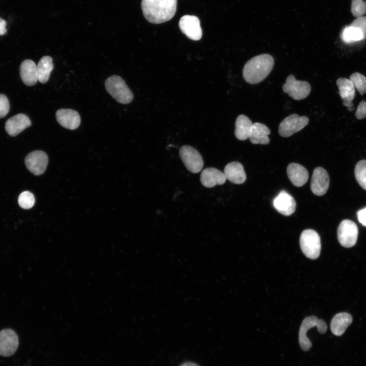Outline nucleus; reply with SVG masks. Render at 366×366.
<instances>
[{"label":"nucleus","instance_id":"12","mask_svg":"<svg viewBox=\"0 0 366 366\" xmlns=\"http://www.w3.org/2000/svg\"><path fill=\"white\" fill-rule=\"evenodd\" d=\"M19 342L16 332L11 329L0 331V355L8 357L16 352Z\"/></svg>","mask_w":366,"mask_h":366},{"label":"nucleus","instance_id":"18","mask_svg":"<svg viewBox=\"0 0 366 366\" xmlns=\"http://www.w3.org/2000/svg\"><path fill=\"white\" fill-rule=\"evenodd\" d=\"M288 177L292 184L296 187L303 186L309 178L307 170L299 164L292 163L287 168Z\"/></svg>","mask_w":366,"mask_h":366},{"label":"nucleus","instance_id":"31","mask_svg":"<svg viewBox=\"0 0 366 366\" xmlns=\"http://www.w3.org/2000/svg\"><path fill=\"white\" fill-rule=\"evenodd\" d=\"M350 25L359 28L362 33L363 39L366 38V16L357 17Z\"/></svg>","mask_w":366,"mask_h":366},{"label":"nucleus","instance_id":"5","mask_svg":"<svg viewBox=\"0 0 366 366\" xmlns=\"http://www.w3.org/2000/svg\"><path fill=\"white\" fill-rule=\"evenodd\" d=\"M314 326L317 327L318 332L321 334L324 333L327 328L326 323L323 320L318 319L315 316L306 317L302 322L299 331V343L303 351H307L312 347V343L306 333L309 329Z\"/></svg>","mask_w":366,"mask_h":366},{"label":"nucleus","instance_id":"7","mask_svg":"<svg viewBox=\"0 0 366 366\" xmlns=\"http://www.w3.org/2000/svg\"><path fill=\"white\" fill-rule=\"evenodd\" d=\"M358 234V227L351 220H344L338 226V239L340 243L344 247L350 248L354 246L357 241Z\"/></svg>","mask_w":366,"mask_h":366},{"label":"nucleus","instance_id":"33","mask_svg":"<svg viewBox=\"0 0 366 366\" xmlns=\"http://www.w3.org/2000/svg\"><path fill=\"white\" fill-rule=\"evenodd\" d=\"M355 116L358 119H361L366 117V102L361 101L355 112Z\"/></svg>","mask_w":366,"mask_h":366},{"label":"nucleus","instance_id":"24","mask_svg":"<svg viewBox=\"0 0 366 366\" xmlns=\"http://www.w3.org/2000/svg\"><path fill=\"white\" fill-rule=\"evenodd\" d=\"M53 67L52 58L51 56H44L40 59L37 66L38 78L40 82H47Z\"/></svg>","mask_w":366,"mask_h":366},{"label":"nucleus","instance_id":"6","mask_svg":"<svg viewBox=\"0 0 366 366\" xmlns=\"http://www.w3.org/2000/svg\"><path fill=\"white\" fill-rule=\"evenodd\" d=\"M311 90L310 83L306 81L296 80L292 74L286 78L283 85V90L295 100H300L307 97Z\"/></svg>","mask_w":366,"mask_h":366},{"label":"nucleus","instance_id":"36","mask_svg":"<svg viewBox=\"0 0 366 366\" xmlns=\"http://www.w3.org/2000/svg\"><path fill=\"white\" fill-rule=\"evenodd\" d=\"M180 366H199V365L194 362H186L182 363Z\"/></svg>","mask_w":366,"mask_h":366},{"label":"nucleus","instance_id":"23","mask_svg":"<svg viewBox=\"0 0 366 366\" xmlns=\"http://www.w3.org/2000/svg\"><path fill=\"white\" fill-rule=\"evenodd\" d=\"M234 134L240 140L249 138L253 123L250 118L243 114L239 115L235 121Z\"/></svg>","mask_w":366,"mask_h":366},{"label":"nucleus","instance_id":"32","mask_svg":"<svg viewBox=\"0 0 366 366\" xmlns=\"http://www.w3.org/2000/svg\"><path fill=\"white\" fill-rule=\"evenodd\" d=\"M10 104L7 97L0 94V118L5 117L9 112Z\"/></svg>","mask_w":366,"mask_h":366},{"label":"nucleus","instance_id":"29","mask_svg":"<svg viewBox=\"0 0 366 366\" xmlns=\"http://www.w3.org/2000/svg\"><path fill=\"white\" fill-rule=\"evenodd\" d=\"M35 202L33 194L29 191H24L19 196L18 202L19 205L22 208L27 209L32 208Z\"/></svg>","mask_w":366,"mask_h":366},{"label":"nucleus","instance_id":"17","mask_svg":"<svg viewBox=\"0 0 366 366\" xmlns=\"http://www.w3.org/2000/svg\"><path fill=\"white\" fill-rule=\"evenodd\" d=\"M226 177L223 172L212 167L204 169L200 175V181L206 188H212L215 186L224 184Z\"/></svg>","mask_w":366,"mask_h":366},{"label":"nucleus","instance_id":"3","mask_svg":"<svg viewBox=\"0 0 366 366\" xmlns=\"http://www.w3.org/2000/svg\"><path fill=\"white\" fill-rule=\"evenodd\" d=\"M107 92L118 103L128 104L133 99V95L125 81L119 76L112 75L105 82Z\"/></svg>","mask_w":366,"mask_h":366},{"label":"nucleus","instance_id":"14","mask_svg":"<svg viewBox=\"0 0 366 366\" xmlns=\"http://www.w3.org/2000/svg\"><path fill=\"white\" fill-rule=\"evenodd\" d=\"M274 208L283 215L288 216L293 214L296 204L293 197L285 191H281L273 199Z\"/></svg>","mask_w":366,"mask_h":366},{"label":"nucleus","instance_id":"26","mask_svg":"<svg viewBox=\"0 0 366 366\" xmlns=\"http://www.w3.org/2000/svg\"><path fill=\"white\" fill-rule=\"evenodd\" d=\"M342 38L346 43L354 42L363 40L361 31L359 28L350 25L344 29Z\"/></svg>","mask_w":366,"mask_h":366},{"label":"nucleus","instance_id":"11","mask_svg":"<svg viewBox=\"0 0 366 366\" xmlns=\"http://www.w3.org/2000/svg\"><path fill=\"white\" fill-rule=\"evenodd\" d=\"M25 164L33 174L39 175L45 171L48 158L46 154L42 150H35L29 153L25 158Z\"/></svg>","mask_w":366,"mask_h":366},{"label":"nucleus","instance_id":"27","mask_svg":"<svg viewBox=\"0 0 366 366\" xmlns=\"http://www.w3.org/2000/svg\"><path fill=\"white\" fill-rule=\"evenodd\" d=\"M354 174L359 185L366 190V160L357 162L355 167Z\"/></svg>","mask_w":366,"mask_h":366},{"label":"nucleus","instance_id":"34","mask_svg":"<svg viewBox=\"0 0 366 366\" xmlns=\"http://www.w3.org/2000/svg\"><path fill=\"white\" fill-rule=\"evenodd\" d=\"M357 215L359 223L366 227V207L358 210Z\"/></svg>","mask_w":366,"mask_h":366},{"label":"nucleus","instance_id":"9","mask_svg":"<svg viewBox=\"0 0 366 366\" xmlns=\"http://www.w3.org/2000/svg\"><path fill=\"white\" fill-rule=\"evenodd\" d=\"M309 122L306 116H299L297 114H292L285 117L279 127V133L284 137H288L299 131Z\"/></svg>","mask_w":366,"mask_h":366},{"label":"nucleus","instance_id":"35","mask_svg":"<svg viewBox=\"0 0 366 366\" xmlns=\"http://www.w3.org/2000/svg\"><path fill=\"white\" fill-rule=\"evenodd\" d=\"M6 26V21L0 17V36L4 35L6 34L7 32Z\"/></svg>","mask_w":366,"mask_h":366},{"label":"nucleus","instance_id":"13","mask_svg":"<svg viewBox=\"0 0 366 366\" xmlns=\"http://www.w3.org/2000/svg\"><path fill=\"white\" fill-rule=\"evenodd\" d=\"M329 177L327 172L322 167H316L313 171L311 182L312 192L317 196L325 194L329 187Z\"/></svg>","mask_w":366,"mask_h":366},{"label":"nucleus","instance_id":"10","mask_svg":"<svg viewBox=\"0 0 366 366\" xmlns=\"http://www.w3.org/2000/svg\"><path fill=\"white\" fill-rule=\"evenodd\" d=\"M179 26L182 33L192 40L198 41L202 37L200 20L196 16L187 15L182 16L179 21Z\"/></svg>","mask_w":366,"mask_h":366},{"label":"nucleus","instance_id":"28","mask_svg":"<svg viewBox=\"0 0 366 366\" xmlns=\"http://www.w3.org/2000/svg\"><path fill=\"white\" fill-rule=\"evenodd\" d=\"M349 79L361 95L366 93V77L364 76L355 72L350 75Z\"/></svg>","mask_w":366,"mask_h":366},{"label":"nucleus","instance_id":"30","mask_svg":"<svg viewBox=\"0 0 366 366\" xmlns=\"http://www.w3.org/2000/svg\"><path fill=\"white\" fill-rule=\"evenodd\" d=\"M351 12L356 17L366 14V0H351Z\"/></svg>","mask_w":366,"mask_h":366},{"label":"nucleus","instance_id":"4","mask_svg":"<svg viewBox=\"0 0 366 366\" xmlns=\"http://www.w3.org/2000/svg\"><path fill=\"white\" fill-rule=\"evenodd\" d=\"M301 250L305 256L311 259L319 257L321 251L320 237L313 229H306L301 233L299 238Z\"/></svg>","mask_w":366,"mask_h":366},{"label":"nucleus","instance_id":"1","mask_svg":"<svg viewBox=\"0 0 366 366\" xmlns=\"http://www.w3.org/2000/svg\"><path fill=\"white\" fill-rule=\"evenodd\" d=\"M177 0H142L141 9L145 18L151 23H162L175 15Z\"/></svg>","mask_w":366,"mask_h":366},{"label":"nucleus","instance_id":"2","mask_svg":"<svg viewBox=\"0 0 366 366\" xmlns=\"http://www.w3.org/2000/svg\"><path fill=\"white\" fill-rule=\"evenodd\" d=\"M274 65L273 57L262 54L249 59L245 65L242 75L248 83L255 84L262 82L270 73Z\"/></svg>","mask_w":366,"mask_h":366},{"label":"nucleus","instance_id":"20","mask_svg":"<svg viewBox=\"0 0 366 366\" xmlns=\"http://www.w3.org/2000/svg\"><path fill=\"white\" fill-rule=\"evenodd\" d=\"M224 173L226 179L235 184H243L247 178L243 166L238 162L228 163L224 168Z\"/></svg>","mask_w":366,"mask_h":366},{"label":"nucleus","instance_id":"21","mask_svg":"<svg viewBox=\"0 0 366 366\" xmlns=\"http://www.w3.org/2000/svg\"><path fill=\"white\" fill-rule=\"evenodd\" d=\"M270 134V130L267 126L255 123L252 126L249 138L253 144H267L269 142L268 135Z\"/></svg>","mask_w":366,"mask_h":366},{"label":"nucleus","instance_id":"22","mask_svg":"<svg viewBox=\"0 0 366 366\" xmlns=\"http://www.w3.org/2000/svg\"><path fill=\"white\" fill-rule=\"evenodd\" d=\"M352 322V317L350 314L345 312L338 313L331 320V330L334 335L341 336Z\"/></svg>","mask_w":366,"mask_h":366},{"label":"nucleus","instance_id":"8","mask_svg":"<svg viewBox=\"0 0 366 366\" xmlns=\"http://www.w3.org/2000/svg\"><path fill=\"white\" fill-rule=\"evenodd\" d=\"M179 156L186 168L191 172L197 173L203 166V161L199 152L189 145L181 146L179 150Z\"/></svg>","mask_w":366,"mask_h":366},{"label":"nucleus","instance_id":"16","mask_svg":"<svg viewBox=\"0 0 366 366\" xmlns=\"http://www.w3.org/2000/svg\"><path fill=\"white\" fill-rule=\"evenodd\" d=\"M32 124L28 117L24 114L19 113L8 119L5 123V130L11 136L14 137L23 131Z\"/></svg>","mask_w":366,"mask_h":366},{"label":"nucleus","instance_id":"25","mask_svg":"<svg viewBox=\"0 0 366 366\" xmlns=\"http://www.w3.org/2000/svg\"><path fill=\"white\" fill-rule=\"evenodd\" d=\"M341 97L345 100L352 101L355 96V87L351 81L346 78H340L337 80Z\"/></svg>","mask_w":366,"mask_h":366},{"label":"nucleus","instance_id":"19","mask_svg":"<svg viewBox=\"0 0 366 366\" xmlns=\"http://www.w3.org/2000/svg\"><path fill=\"white\" fill-rule=\"evenodd\" d=\"M19 72L22 81L26 85H34L38 80L37 65L32 60H23L20 64Z\"/></svg>","mask_w":366,"mask_h":366},{"label":"nucleus","instance_id":"15","mask_svg":"<svg viewBox=\"0 0 366 366\" xmlns=\"http://www.w3.org/2000/svg\"><path fill=\"white\" fill-rule=\"evenodd\" d=\"M56 119L57 121L63 127L75 130L80 124L81 119L79 113L71 109H60L56 111Z\"/></svg>","mask_w":366,"mask_h":366}]
</instances>
